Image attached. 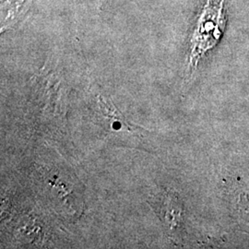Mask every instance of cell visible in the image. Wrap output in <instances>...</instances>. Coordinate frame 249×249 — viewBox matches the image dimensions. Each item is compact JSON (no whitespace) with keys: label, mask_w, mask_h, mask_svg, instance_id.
<instances>
[{"label":"cell","mask_w":249,"mask_h":249,"mask_svg":"<svg viewBox=\"0 0 249 249\" xmlns=\"http://www.w3.org/2000/svg\"><path fill=\"white\" fill-rule=\"evenodd\" d=\"M225 0H207L197 18L190 41L188 72L191 73L198 61L219 42L226 25Z\"/></svg>","instance_id":"cell-1"},{"label":"cell","mask_w":249,"mask_h":249,"mask_svg":"<svg viewBox=\"0 0 249 249\" xmlns=\"http://www.w3.org/2000/svg\"><path fill=\"white\" fill-rule=\"evenodd\" d=\"M34 0H5L1 4V32L22 23Z\"/></svg>","instance_id":"cell-2"},{"label":"cell","mask_w":249,"mask_h":249,"mask_svg":"<svg viewBox=\"0 0 249 249\" xmlns=\"http://www.w3.org/2000/svg\"><path fill=\"white\" fill-rule=\"evenodd\" d=\"M108 0H98L99 7H102L103 5L107 4V2Z\"/></svg>","instance_id":"cell-3"}]
</instances>
